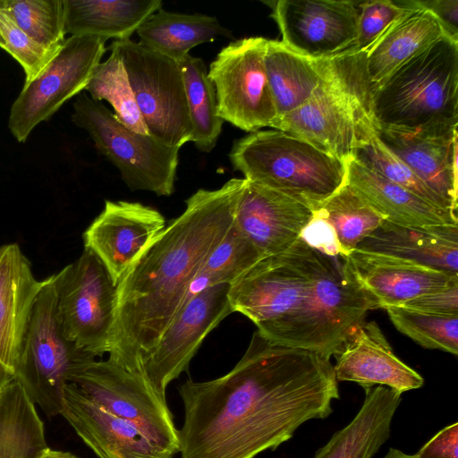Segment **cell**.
<instances>
[{"mask_svg": "<svg viewBox=\"0 0 458 458\" xmlns=\"http://www.w3.org/2000/svg\"><path fill=\"white\" fill-rule=\"evenodd\" d=\"M136 32L141 45L177 62L198 45L221 37L233 38L214 16L163 9L153 13Z\"/></svg>", "mask_w": 458, "mask_h": 458, "instance_id": "30", "label": "cell"}, {"mask_svg": "<svg viewBox=\"0 0 458 458\" xmlns=\"http://www.w3.org/2000/svg\"><path fill=\"white\" fill-rule=\"evenodd\" d=\"M373 92L366 52L351 47L326 59L313 95L301 107L280 118L275 129L300 137L345 162L378 134Z\"/></svg>", "mask_w": 458, "mask_h": 458, "instance_id": "3", "label": "cell"}, {"mask_svg": "<svg viewBox=\"0 0 458 458\" xmlns=\"http://www.w3.org/2000/svg\"><path fill=\"white\" fill-rule=\"evenodd\" d=\"M40 458H77L71 453L62 452V451H55L48 448Z\"/></svg>", "mask_w": 458, "mask_h": 458, "instance_id": "46", "label": "cell"}, {"mask_svg": "<svg viewBox=\"0 0 458 458\" xmlns=\"http://www.w3.org/2000/svg\"><path fill=\"white\" fill-rule=\"evenodd\" d=\"M355 250L458 276V225L409 226L385 220Z\"/></svg>", "mask_w": 458, "mask_h": 458, "instance_id": "22", "label": "cell"}, {"mask_svg": "<svg viewBox=\"0 0 458 458\" xmlns=\"http://www.w3.org/2000/svg\"><path fill=\"white\" fill-rule=\"evenodd\" d=\"M326 59L302 55L281 41L267 39L264 64L276 122L310 98L320 83Z\"/></svg>", "mask_w": 458, "mask_h": 458, "instance_id": "29", "label": "cell"}, {"mask_svg": "<svg viewBox=\"0 0 458 458\" xmlns=\"http://www.w3.org/2000/svg\"><path fill=\"white\" fill-rule=\"evenodd\" d=\"M313 216L308 205L246 180L234 223L265 258L291 248Z\"/></svg>", "mask_w": 458, "mask_h": 458, "instance_id": "19", "label": "cell"}, {"mask_svg": "<svg viewBox=\"0 0 458 458\" xmlns=\"http://www.w3.org/2000/svg\"><path fill=\"white\" fill-rule=\"evenodd\" d=\"M192 128L191 141L203 152H210L221 133L224 120L219 116L215 88L204 61L190 54L179 62Z\"/></svg>", "mask_w": 458, "mask_h": 458, "instance_id": "32", "label": "cell"}, {"mask_svg": "<svg viewBox=\"0 0 458 458\" xmlns=\"http://www.w3.org/2000/svg\"><path fill=\"white\" fill-rule=\"evenodd\" d=\"M263 257L234 220L219 244L202 264L189 288L184 301L206 288L231 284Z\"/></svg>", "mask_w": 458, "mask_h": 458, "instance_id": "33", "label": "cell"}, {"mask_svg": "<svg viewBox=\"0 0 458 458\" xmlns=\"http://www.w3.org/2000/svg\"><path fill=\"white\" fill-rule=\"evenodd\" d=\"M0 8L39 45L57 51L64 43V0H0Z\"/></svg>", "mask_w": 458, "mask_h": 458, "instance_id": "36", "label": "cell"}, {"mask_svg": "<svg viewBox=\"0 0 458 458\" xmlns=\"http://www.w3.org/2000/svg\"><path fill=\"white\" fill-rule=\"evenodd\" d=\"M165 225L164 216L149 206L106 200L101 213L83 233L84 248L99 259L117 284Z\"/></svg>", "mask_w": 458, "mask_h": 458, "instance_id": "18", "label": "cell"}, {"mask_svg": "<svg viewBox=\"0 0 458 458\" xmlns=\"http://www.w3.org/2000/svg\"><path fill=\"white\" fill-rule=\"evenodd\" d=\"M60 415L99 458H173L128 421L88 398L77 386L64 388Z\"/></svg>", "mask_w": 458, "mask_h": 458, "instance_id": "20", "label": "cell"}, {"mask_svg": "<svg viewBox=\"0 0 458 458\" xmlns=\"http://www.w3.org/2000/svg\"><path fill=\"white\" fill-rule=\"evenodd\" d=\"M375 309L377 301L358 279L349 259L322 253L313 283L296 310L265 338L330 359Z\"/></svg>", "mask_w": 458, "mask_h": 458, "instance_id": "4", "label": "cell"}, {"mask_svg": "<svg viewBox=\"0 0 458 458\" xmlns=\"http://www.w3.org/2000/svg\"><path fill=\"white\" fill-rule=\"evenodd\" d=\"M352 157L367 168L410 191L428 203L457 214L384 144L378 134L358 148Z\"/></svg>", "mask_w": 458, "mask_h": 458, "instance_id": "38", "label": "cell"}, {"mask_svg": "<svg viewBox=\"0 0 458 458\" xmlns=\"http://www.w3.org/2000/svg\"><path fill=\"white\" fill-rule=\"evenodd\" d=\"M359 10L357 38L352 48L366 52L405 7L399 1L369 0L359 2Z\"/></svg>", "mask_w": 458, "mask_h": 458, "instance_id": "40", "label": "cell"}, {"mask_svg": "<svg viewBox=\"0 0 458 458\" xmlns=\"http://www.w3.org/2000/svg\"><path fill=\"white\" fill-rule=\"evenodd\" d=\"M385 310L396 329L422 347L457 355L458 316L426 313L402 306Z\"/></svg>", "mask_w": 458, "mask_h": 458, "instance_id": "37", "label": "cell"}, {"mask_svg": "<svg viewBox=\"0 0 458 458\" xmlns=\"http://www.w3.org/2000/svg\"><path fill=\"white\" fill-rule=\"evenodd\" d=\"M96 360L70 341L61 327L54 275L41 281L22 339L15 379L49 417L61 413L64 386Z\"/></svg>", "mask_w": 458, "mask_h": 458, "instance_id": "7", "label": "cell"}, {"mask_svg": "<svg viewBox=\"0 0 458 458\" xmlns=\"http://www.w3.org/2000/svg\"><path fill=\"white\" fill-rule=\"evenodd\" d=\"M273 10L281 42L311 58H327L355 45L359 2L349 0H278Z\"/></svg>", "mask_w": 458, "mask_h": 458, "instance_id": "16", "label": "cell"}, {"mask_svg": "<svg viewBox=\"0 0 458 458\" xmlns=\"http://www.w3.org/2000/svg\"><path fill=\"white\" fill-rule=\"evenodd\" d=\"M56 310L65 336L96 357L109 353L114 329L117 284L88 248L54 275Z\"/></svg>", "mask_w": 458, "mask_h": 458, "instance_id": "10", "label": "cell"}, {"mask_svg": "<svg viewBox=\"0 0 458 458\" xmlns=\"http://www.w3.org/2000/svg\"><path fill=\"white\" fill-rule=\"evenodd\" d=\"M322 253L299 238L287 250L261 259L230 284L233 312L266 337L292 314L313 283Z\"/></svg>", "mask_w": 458, "mask_h": 458, "instance_id": "9", "label": "cell"}, {"mask_svg": "<svg viewBox=\"0 0 458 458\" xmlns=\"http://www.w3.org/2000/svg\"><path fill=\"white\" fill-rule=\"evenodd\" d=\"M364 391L362 405L354 418L335 432L313 458H373L387 441L402 394L382 386Z\"/></svg>", "mask_w": 458, "mask_h": 458, "instance_id": "27", "label": "cell"}, {"mask_svg": "<svg viewBox=\"0 0 458 458\" xmlns=\"http://www.w3.org/2000/svg\"><path fill=\"white\" fill-rule=\"evenodd\" d=\"M347 258L361 284L377 301L378 309L401 306L458 282V276L430 267L358 250Z\"/></svg>", "mask_w": 458, "mask_h": 458, "instance_id": "23", "label": "cell"}, {"mask_svg": "<svg viewBox=\"0 0 458 458\" xmlns=\"http://www.w3.org/2000/svg\"><path fill=\"white\" fill-rule=\"evenodd\" d=\"M458 422L455 421L435 434L414 454L416 458H458Z\"/></svg>", "mask_w": 458, "mask_h": 458, "instance_id": "43", "label": "cell"}, {"mask_svg": "<svg viewBox=\"0 0 458 458\" xmlns=\"http://www.w3.org/2000/svg\"><path fill=\"white\" fill-rule=\"evenodd\" d=\"M4 46V38H3L2 35H1V32H0V47L3 48Z\"/></svg>", "mask_w": 458, "mask_h": 458, "instance_id": "48", "label": "cell"}, {"mask_svg": "<svg viewBox=\"0 0 458 458\" xmlns=\"http://www.w3.org/2000/svg\"><path fill=\"white\" fill-rule=\"evenodd\" d=\"M401 306L426 313L458 316V282L420 295Z\"/></svg>", "mask_w": 458, "mask_h": 458, "instance_id": "41", "label": "cell"}, {"mask_svg": "<svg viewBox=\"0 0 458 458\" xmlns=\"http://www.w3.org/2000/svg\"><path fill=\"white\" fill-rule=\"evenodd\" d=\"M267 43L263 37L234 40L220 50L208 71L219 116L248 132L274 128L277 119L264 64Z\"/></svg>", "mask_w": 458, "mask_h": 458, "instance_id": "13", "label": "cell"}, {"mask_svg": "<svg viewBox=\"0 0 458 458\" xmlns=\"http://www.w3.org/2000/svg\"><path fill=\"white\" fill-rule=\"evenodd\" d=\"M72 120L88 132L98 151L119 170L131 191L172 195L180 148L131 131L100 101L84 93L73 103Z\"/></svg>", "mask_w": 458, "mask_h": 458, "instance_id": "8", "label": "cell"}, {"mask_svg": "<svg viewBox=\"0 0 458 458\" xmlns=\"http://www.w3.org/2000/svg\"><path fill=\"white\" fill-rule=\"evenodd\" d=\"M40 285L17 243L0 247V360L13 373Z\"/></svg>", "mask_w": 458, "mask_h": 458, "instance_id": "24", "label": "cell"}, {"mask_svg": "<svg viewBox=\"0 0 458 458\" xmlns=\"http://www.w3.org/2000/svg\"><path fill=\"white\" fill-rule=\"evenodd\" d=\"M458 121L403 128L381 126L378 137L457 213Z\"/></svg>", "mask_w": 458, "mask_h": 458, "instance_id": "17", "label": "cell"}, {"mask_svg": "<svg viewBox=\"0 0 458 458\" xmlns=\"http://www.w3.org/2000/svg\"><path fill=\"white\" fill-rule=\"evenodd\" d=\"M74 384L91 401L137 428L154 445L173 456L180 436L166 400L138 371L107 359L94 360L75 374Z\"/></svg>", "mask_w": 458, "mask_h": 458, "instance_id": "12", "label": "cell"}, {"mask_svg": "<svg viewBox=\"0 0 458 458\" xmlns=\"http://www.w3.org/2000/svg\"><path fill=\"white\" fill-rule=\"evenodd\" d=\"M346 183L386 221L409 226L458 225L457 214L436 207L351 157Z\"/></svg>", "mask_w": 458, "mask_h": 458, "instance_id": "26", "label": "cell"}, {"mask_svg": "<svg viewBox=\"0 0 458 458\" xmlns=\"http://www.w3.org/2000/svg\"><path fill=\"white\" fill-rule=\"evenodd\" d=\"M180 458H255L333 412L339 388L330 359L270 343L257 330L225 375L179 386Z\"/></svg>", "mask_w": 458, "mask_h": 458, "instance_id": "1", "label": "cell"}, {"mask_svg": "<svg viewBox=\"0 0 458 458\" xmlns=\"http://www.w3.org/2000/svg\"><path fill=\"white\" fill-rule=\"evenodd\" d=\"M230 284H216L186 301L156 346L142 360L140 373L165 400L167 386L183 371L206 336L231 313Z\"/></svg>", "mask_w": 458, "mask_h": 458, "instance_id": "15", "label": "cell"}, {"mask_svg": "<svg viewBox=\"0 0 458 458\" xmlns=\"http://www.w3.org/2000/svg\"><path fill=\"white\" fill-rule=\"evenodd\" d=\"M300 238L309 246L327 256H344L334 227L315 212Z\"/></svg>", "mask_w": 458, "mask_h": 458, "instance_id": "42", "label": "cell"}, {"mask_svg": "<svg viewBox=\"0 0 458 458\" xmlns=\"http://www.w3.org/2000/svg\"><path fill=\"white\" fill-rule=\"evenodd\" d=\"M399 2L405 7L403 13L366 51L367 71L374 87L430 45L450 37L437 17L417 0Z\"/></svg>", "mask_w": 458, "mask_h": 458, "instance_id": "25", "label": "cell"}, {"mask_svg": "<svg viewBox=\"0 0 458 458\" xmlns=\"http://www.w3.org/2000/svg\"><path fill=\"white\" fill-rule=\"evenodd\" d=\"M229 158L247 181L288 195L315 211L346 182L345 162L279 130L234 142Z\"/></svg>", "mask_w": 458, "mask_h": 458, "instance_id": "5", "label": "cell"}, {"mask_svg": "<svg viewBox=\"0 0 458 458\" xmlns=\"http://www.w3.org/2000/svg\"><path fill=\"white\" fill-rule=\"evenodd\" d=\"M48 448L35 404L14 377L0 394V458H40Z\"/></svg>", "mask_w": 458, "mask_h": 458, "instance_id": "31", "label": "cell"}, {"mask_svg": "<svg viewBox=\"0 0 458 458\" xmlns=\"http://www.w3.org/2000/svg\"><path fill=\"white\" fill-rule=\"evenodd\" d=\"M245 184L244 178H232L219 189L198 190L128 268L117 283L109 360L140 372L183 306L202 264L233 225Z\"/></svg>", "mask_w": 458, "mask_h": 458, "instance_id": "2", "label": "cell"}, {"mask_svg": "<svg viewBox=\"0 0 458 458\" xmlns=\"http://www.w3.org/2000/svg\"><path fill=\"white\" fill-rule=\"evenodd\" d=\"M111 50L109 57L94 70L85 89L94 100L107 101L114 116L131 131L148 134L123 60L119 53Z\"/></svg>", "mask_w": 458, "mask_h": 458, "instance_id": "35", "label": "cell"}, {"mask_svg": "<svg viewBox=\"0 0 458 458\" xmlns=\"http://www.w3.org/2000/svg\"><path fill=\"white\" fill-rule=\"evenodd\" d=\"M106 41L91 36L66 38L43 71L24 82L8 119V128L19 142H24L38 123L85 89L106 50Z\"/></svg>", "mask_w": 458, "mask_h": 458, "instance_id": "14", "label": "cell"}, {"mask_svg": "<svg viewBox=\"0 0 458 458\" xmlns=\"http://www.w3.org/2000/svg\"><path fill=\"white\" fill-rule=\"evenodd\" d=\"M314 212L334 227L344 257L385 221L346 182Z\"/></svg>", "mask_w": 458, "mask_h": 458, "instance_id": "34", "label": "cell"}, {"mask_svg": "<svg viewBox=\"0 0 458 458\" xmlns=\"http://www.w3.org/2000/svg\"><path fill=\"white\" fill-rule=\"evenodd\" d=\"M440 21L448 35L458 40V0H417Z\"/></svg>", "mask_w": 458, "mask_h": 458, "instance_id": "44", "label": "cell"}, {"mask_svg": "<svg viewBox=\"0 0 458 458\" xmlns=\"http://www.w3.org/2000/svg\"><path fill=\"white\" fill-rule=\"evenodd\" d=\"M14 378V373L0 360V394Z\"/></svg>", "mask_w": 458, "mask_h": 458, "instance_id": "45", "label": "cell"}, {"mask_svg": "<svg viewBox=\"0 0 458 458\" xmlns=\"http://www.w3.org/2000/svg\"><path fill=\"white\" fill-rule=\"evenodd\" d=\"M0 32L4 41L3 49L22 67L25 82L36 78L59 50L48 49L28 36L0 8Z\"/></svg>", "mask_w": 458, "mask_h": 458, "instance_id": "39", "label": "cell"}, {"mask_svg": "<svg viewBox=\"0 0 458 458\" xmlns=\"http://www.w3.org/2000/svg\"><path fill=\"white\" fill-rule=\"evenodd\" d=\"M335 356L337 381L355 382L363 389L382 386L400 394L424 386L422 376L394 353L375 321L360 325Z\"/></svg>", "mask_w": 458, "mask_h": 458, "instance_id": "21", "label": "cell"}, {"mask_svg": "<svg viewBox=\"0 0 458 458\" xmlns=\"http://www.w3.org/2000/svg\"><path fill=\"white\" fill-rule=\"evenodd\" d=\"M64 30L71 36H91L123 41L156 12L160 0H64Z\"/></svg>", "mask_w": 458, "mask_h": 458, "instance_id": "28", "label": "cell"}, {"mask_svg": "<svg viewBox=\"0 0 458 458\" xmlns=\"http://www.w3.org/2000/svg\"><path fill=\"white\" fill-rule=\"evenodd\" d=\"M384 458H416L415 455L407 454L401 450L390 448Z\"/></svg>", "mask_w": 458, "mask_h": 458, "instance_id": "47", "label": "cell"}, {"mask_svg": "<svg viewBox=\"0 0 458 458\" xmlns=\"http://www.w3.org/2000/svg\"><path fill=\"white\" fill-rule=\"evenodd\" d=\"M379 126L413 128L458 121V40L445 37L374 87Z\"/></svg>", "mask_w": 458, "mask_h": 458, "instance_id": "6", "label": "cell"}, {"mask_svg": "<svg viewBox=\"0 0 458 458\" xmlns=\"http://www.w3.org/2000/svg\"><path fill=\"white\" fill-rule=\"evenodd\" d=\"M109 47L123 60L148 134L177 148L191 141L179 63L131 39L114 40Z\"/></svg>", "mask_w": 458, "mask_h": 458, "instance_id": "11", "label": "cell"}]
</instances>
